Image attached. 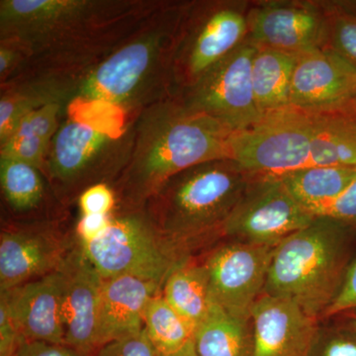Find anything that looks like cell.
Returning a JSON list of instances; mask_svg holds the SVG:
<instances>
[{"label": "cell", "mask_w": 356, "mask_h": 356, "mask_svg": "<svg viewBox=\"0 0 356 356\" xmlns=\"http://www.w3.org/2000/svg\"><path fill=\"white\" fill-rule=\"evenodd\" d=\"M65 275L62 268L0 292L25 341L65 344Z\"/></svg>", "instance_id": "2e32d148"}, {"label": "cell", "mask_w": 356, "mask_h": 356, "mask_svg": "<svg viewBox=\"0 0 356 356\" xmlns=\"http://www.w3.org/2000/svg\"><path fill=\"white\" fill-rule=\"evenodd\" d=\"M156 350L146 331L135 336L110 341L91 356H156Z\"/></svg>", "instance_id": "1f68e13d"}, {"label": "cell", "mask_w": 356, "mask_h": 356, "mask_svg": "<svg viewBox=\"0 0 356 356\" xmlns=\"http://www.w3.org/2000/svg\"><path fill=\"white\" fill-rule=\"evenodd\" d=\"M315 218L292 198L280 177L252 175L222 236L236 242L276 247Z\"/></svg>", "instance_id": "8fae6325"}, {"label": "cell", "mask_w": 356, "mask_h": 356, "mask_svg": "<svg viewBox=\"0 0 356 356\" xmlns=\"http://www.w3.org/2000/svg\"><path fill=\"white\" fill-rule=\"evenodd\" d=\"M252 177L233 159L200 163L168 180L143 210L166 242L191 257L222 236Z\"/></svg>", "instance_id": "3957f363"}, {"label": "cell", "mask_w": 356, "mask_h": 356, "mask_svg": "<svg viewBox=\"0 0 356 356\" xmlns=\"http://www.w3.org/2000/svg\"><path fill=\"white\" fill-rule=\"evenodd\" d=\"M356 175V168L309 165L280 175V179L297 203L317 217L336 200Z\"/></svg>", "instance_id": "44dd1931"}, {"label": "cell", "mask_w": 356, "mask_h": 356, "mask_svg": "<svg viewBox=\"0 0 356 356\" xmlns=\"http://www.w3.org/2000/svg\"><path fill=\"white\" fill-rule=\"evenodd\" d=\"M77 202L83 215H110L117 207L115 192L106 184L89 187L79 196Z\"/></svg>", "instance_id": "d6a6232c"}, {"label": "cell", "mask_w": 356, "mask_h": 356, "mask_svg": "<svg viewBox=\"0 0 356 356\" xmlns=\"http://www.w3.org/2000/svg\"><path fill=\"white\" fill-rule=\"evenodd\" d=\"M257 47L247 39L191 88L175 95L189 108L209 115L234 133L261 118L252 88Z\"/></svg>", "instance_id": "30bf717a"}, {"label": "cell", "mask_w": 356, "mask_h": 356, "mask_svg": "<svg viewBox=\"0 0 356 356\" xmlns=\"http://www.w3.org/2000/svg\"><path fill=\"white\" fill-rule=\"evenodd\" d=\"M161 287L133 276L103 280L96 327V350L117 339L140 334L145 313Z\"/></svg>", "instance_id": "d6986e66"}, {"label": "cell", "mask_w": 356, "mask_h": 356, "mask_svg": "<svg viewBox=\"0 0 356 356\" xmlns=\"http://www.w3.org/2000/svg\"><path fill=\"white\" fill-rule=\"evenodd\" d=\"M348 115H353V116H356V98L355 102H353V105H351V108Z\"/></svg>", "instance_id": "60d3db41"}, {"label": "cell", "mask_w": 356, "mask_h": 356, "mask_svg": "<svg viewBox=\"0 0 356 356\" xmlns=\"http://www.w3.org/2000/svg\"><path fill=\"white\" fill-rule=\"evenodd\" d=\"M42 173L17 159L0 158V184L9 207L17 213H29L43 204L46 188Z\"/></svg>", "instance_id": "4316f807"}, {"label": "cell", "mask_w": 356, "mask_h": 356, "mask_svg": "<svg viewBox=\"0 0 356 356\" xmlns=\"http://www.w3.org/2000/svg\"><path fill=\"white\" fill-rule=\"evenodd\" d=\"M145 331L159 355H168L193 341L195 329L172 308L161 292L152 298L145 313Z\"/></svg>", "instance_id": "484cf974"}, {"label": "cell", "mask_w": 356, "mask_h": 356, "mask_svg": "<svg viewBox=\"0 0 356 356\" xmlns=\"http://www.w3.org/2000/svg\"><path fill=\"white\" fill-rule=\"evenodd\" d=\"M356 98V70L325 47L297 57L290 105L314 116L348 115Z\"/></svg>", "instance_id": "9a60e30c"}, {"label": "cell", "mask_w": 356, "mask_h": 356, "mask_svg": "<svg viewBox=\"0 0 356 356\" xmlns=\"http://www.w3.org/2000/svg\"><path fill=\"white\" fill-rule=\"evenodd\" d=\"M346 325L350 329L355 330L356 331V313L353 314V315L350 316L348 318V323H346Z\"/></svg>", "instance_id": "ab89813d"}, {"label": "cell", "mask_w": 356, "mask_h": 356, "mask_svg": "<svg viewBox=\"0 0 356 356\" xmlns=\"http://www.w3.org/2000/svg\"><path fill=\"white\" fill-rule=\"evenodd\" d=\"M64 115L74 123L95 132L121 139L130 131L133 122L118 105L102 99L74 97L65 106Z\"/></svg>", "instance_id": "83f0119b"}, {"label": "cell", "mask_w": 356, "mask_h": 356, "mask_svg": "<svg viewBox=\"0 0 356 356\" xmlns=\"http://www.w3.org/2000/svg\"><path fill=\"white\" fill-rule=\"evenodd\" d=\"M310 165L356 168V116H315Z\"/></svg>", "instance_id": "d4e9b609"}, {"label": "cell", "mask_w": 356, "mask_h": 356, "mask_svg": "<svg viewBox=\"0 0 356 356\" xmlns=\"http://www.w3.org/2000/svg\"><path fill=\"white\" fill-rule=\"evenodd\" d=\"M60 268L65 275V346L91 356L96 351L102 276L88 261L79 242Z\"/></svg>", "instance_id": "ac0fdd59"}, {"label": "cell", "mask_w": 356, "mask_h": 356, "mask_svg": "<svg viewBox=\"0 0 356 356\" xmlns=\"http://www.w3.org/2000/svg\"><path fill=\"white\" fill-rule=\"evenodd\" d=\"M24 343L8 309L0 300V356H17Z\"/></svg>", "instance_id": "d590c367"}, {"label": "cell", "mask_w": 356, "mask_h": 356, "mask_svg": "<svg viewBox=\"0 0 356 356\" xmlns=\"http://www.w3.org/2000/svg\"><path fill=\"white\" fill-rule=\"evenodd\" d=\"M309 356H356V331L348 325L320 329Z\"/></svg>", "instance_id": "4dcf8cb0"}, {"label": "cell", "mask_w": 356, "mask_h": 356, "mask_svg": "<svg viewBox=\"0 0 356 356\" xmlns=\"http://www.w3.org/2000/svg\"><path fill=\"white\" fill-rule=\"evenodd\" d=\"M315 116L292 105L233 133L231 159L250 175L280 177L311 165Z\"/></svg>", "instance_id": "9c48e42d"}, {"label": "cell", "mask_w": 356, "mask_h": 356, "mask_svg": "<svg viewBox=\"0 0 356 356\" xmlns=\"http://www.w3.org/2000/svg\"><path fill=\"white\" fill-rule=\"evenodd\" d=\"M161 295L195 331L216 304L211 295L203 262L191 259L170 274L161 288Z\"/></svg>", "instance_id": "7402d4cb"}, {"label": "cell", "mask_w": 356, "mask_h": 356, "mask_svg": "<svg viewBox=\"0 0 356 356\" xmlns=\"http://www.w3.org/2000/svg\"><path fill=\"white\" fill-rule=\"evenodd\" d=\"M36 108H39L37 103L17 89H0V146L10 138L26 115Z\"/></svg>", "instance_id": "f546056e"}, {"label": "cell", "mask_w": 356, "mask_h": 356, "mask_svg": "<svg viewBox=\"0 0 356 356\" xmlns=\"http://www.w3.org/2000/svg\"><path fill=\"white\" fill-rule=\"evenodd\" d=\"M297 57L257 47L252 58V79L255 103L261 115L290 105V89Z\"/></svg>", "instance_id": "603a6c76"}, {"label": "cell", "mask_w": 356, "mask_h": 356, "mask_svg": "<svg viewBox=\"0 0 356 356\" xmlns=\"http://www.w3.org/2000/svg\"><path fill=\"white\" fill-rule=\"evenodd\" d=\"M156 355H158L156 356H198L195 348H194L193 341L185 346L181 350L175 351V353H168V355H159V353H156Z\"/></svg>", "instance_id": "f35d334b"}, {"label": "cell", "mask_w": 356, "mask_h": 356, "mask_svg": "<svg viewBox=\"0 0 356 356\" xmlns=\"http://www.w3.org/2000/svg\"><path fill=\"white\" fill-rule=\"evenodd\" d=\"M248 22V39L257 47L299 56L327 46L325 4L282 0L257 2L250 4Z\"/></svg>", "instance_id": "4fadbf2b"}, {"label": "cell", "mask_w": 356, "mask_h": 356, "mask_svg": "<svg viewBox=\"0 0 356 356\" xmlns=\"http://www.w3.org/2000/svg\"><path fill=\"white\" fill-rule=\"evenodd\" d=\"M134 122L121 139L95 132L65 117L49 147L43 172L53 195L67 206L89 187L111 185L127 163Z\"/></svg>", "instance_id": "8992f818"}, {"label": "cell", "mask_w": 356, "mask_h": 356, "mask_svg": "<svg viewBox=\"0 0 356 356\" xmlns=\"http://www.w3.org/2000/svg\"><path fill=\"white\" fill-rule=\"evenodd\" d=\"M250 6L227 0L191 1L173 63L175 95L248 39Z\"/></svg>", "instance_id": "ba28073f"}, {"label": "cell", "mask_w": 356, "mask_h": 356, "mask_svg": "<svg viewBox=\"0 0 356 356\" xmlns=\"http://www.w3.org/2000/svg\"><path fill=\"white\" fill-rule=\"evenodd\" d=\"M317 217H327L348 229H356V175L346 191L324 208Z\"/></svg>", "instance_id": "836d02e7"}, {"label": "cell", "mask_w": 356, "mask_h": 356, "mask_svg": "<svg viewBox=\"0 0 356 356\" xmlns=\"http://www.w3.org/2000/svg\"><path fill=\"white\" fill-rule=\"evenodd\" d=\"M191 4L161 1L86 76L74 98L114 103L132 121L147 107L175 96L173 63Z\"/></svg>", "instance_id": "7a4b0ae2"}, {"label": "cell", "mask_w": 356, "mask_h": 356, "mask_svg": "<svg viewBox=\"0 0 356 356\" xmlns=\"http://www.w3.org/2000/svg\"><path fill=\"white\" fill-rule=\"evenodd\" d=\"M252 356H309L320 331L318 320L297 304L261 295L250 315Z\"/></svg>", "instance_id": "e0dca14e"}, {"label": "cell", "mask_w": 356, "mask_h": 356, "mask_svg": "<svg viewBox=\"0 0 356 356\" xmlns=\"http://www.w3.org/2000/svg\"><path fill=\"white\" fill-rule=\"evenodd\" d=\"M327 11V48L356 70V13L341 4H325Z\"/></svg>", "instance_id": "f1b7e54d"}, {"label": "cell", "mask_w": 356, "mask_h": 356, "mask_svg": "<svg viewBox=\"0 0 356 356\" xmlns=\"http://www.w3.org/2000/svg\"><path fill=\"white\" fill-rule=\"evenodd\" d=\"M346 228L316 217L274 250L264 293L297 304L321 320L336 297L348 268Z\"/></svg>", "instance_id": "5b68a950"}, {"label": "cell", "mask_w": 356, "mask_h": 356, "mask_svg": "<svg viewBox=\"0 0 356 356\" xmlns=\"http://www.w3.org/2000/svg\"><path fill=\"white\" fill-rule=\"evenodd\" d=\"M161 3L156 0H1L0 42L15 47L24 64L37 54L140 19Z\"/></svg>", "instance_id": "277c9868"}, {"label": "cell", "mask_w": 356, "mask_h": 356, "mask_svg": "<svg viewBox=\"0 0 356 356\" xmlns=\"http://www.w3.org/2000/svg\"><path fill=\"white\" fill-rule=\"evenodd\" d=\"M351 311H356V259L348 264L341 287L323 318H331Z\"/></svg>", "instance_id": "e575fe53"}, {"label": "cell", "mask_w": 356, "mask_h": 356, "mask_svg": "<svg viewBox=\"0 0 356 356\" xmlns=\"http://www.w3.org/2000/svg\"><path fill=\"white\" fill-rule=\"evenodd\" d=\"M233 131L189 108L177 96L143 110L134 121L130 156L110 185L117 210H143L168 180L192 166L231 159Z\"/></svg>", "instance_id": "6da1fadb"}, {"label": "cell", "mask_w": 356, "mask_h": 356, "mask_svg": "<svg viewBox=\"0 0 356 356\" xmlns=\"http://www.w3.org/2000/svg\"><path fill=\"white\" fill-rule=\"evenodd\" d=\"M275 248L233 241L213 250L202 262L215 303L229 315L250 321L264 293Z\"/></svg>", "instance_id": "7c38bea8"}, {"label": "cell", "mask_w": 356, "mask_h": 356, "mask_svg": "<svg viewBox=\"0 0 356 356\" xmlns=\"http://www.w3.org/2000/svg\"><path fill=\"white\" fill-rule=\"evenodd\" d=\"M113 214V213H112ZM110 215H81L76 226V238L81 245L95 241L106 231L111 222Z\"/></svg>", "instance_id": "8d00e7d4"}, {"label": "cell", "mask_w": 356, "mask_h": 356, "mask_svg": "<svg viewBox=\"0 0 356 356\" xmlns=\"http://www.w3.org/2000/svg\"><path fill=\"white\" fill-rule=\"evenodd\" d=\"M53 222L9 227L0 235V292L57 271L76 245Z\"/></svg>", "instance_id": "5bb4252c"}, {"label": "cell", "mask_w": 356, "mask_h": 356, "mask_svg": "<svg viewBox=\"0 0 356 356\" xmlns=\"http://www.w3.org/2000/svg\"><path fill=\"white\" fill-rule=\"evenodd\" d=\"M17 356H86L65 346L43 341H26L18 351Z\"/></svg>", "instance_id": "74e56055"}, {"label": "cell", "mask_w": 356, "mask_h": 356, "mask_svg": "<svg viewBox=\"0 0 356 356\" xmlns=\"http://www.w3.org/2000/svg\"><path fill=\"white\" fill-rule=\"evenodd\" d=\"M81 247L103 280L133 276L161 288L177 267L191 259L166 242L144 210L115 209L106 231Z\"/></svg>", "instance_id": "52a82bcc"}, {"label": "cell", "mask_w": 356, "mask_h": 356, "mask_svg": "<svg viewBox=\"0 0 356 356\" xmlns=\"http://www.w3.org/2000/svg\"><path fill=\"white\" fill-rule=\"evenodd\" d=\"M64 112L65 107L58 103H49L32 110L0 146V158L17 159L43 172L49 147Z\"/></svg>", "instance_id": "ffe728a7"}, {"label": "cell", "mask_w": 356, "mask_h": 356, "mask_svg": "<svg viewBox=\"0 0 356 356\" xmlns=\"http://www.w3.org/2000/svg\"><path fill=\"white\" fill-rule=\"evenodd\" d=\"M193 343L198 356H252V323L215 304L196 329Z\"/></svg>", "instance_id": "cb8c5ba5"}]
</instances>
